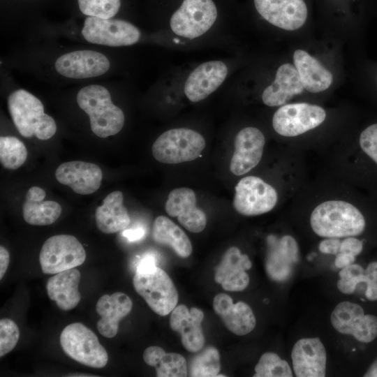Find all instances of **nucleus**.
I'll return each instance as SVG.
<instances>
[{
	"mask_svg": "<svg viewBox=\"0 0 377 377\" xmlns=\"http://www.w3.org/2000/svg\"><path fill=\"white\" fill-rule=\"evenodd\" d=\"M76 101L89 116L91 130L96 136L105 138L114 135L124 127V113L112 103L105 87L96 84L84 86L78 91Z\"/></svg>",
	"mask_w": 377,
	"mask_h": 377,
	"instance_id": "nucleus-2",
	"label": "nucleus"
},
{
	"mask_svg": "<svg viewBox=\"0 0 377 377\" xmlns=\"http://www.w3.org/2000/svg\"><path fill=\"white\" fill-rule=\"evenodd\" d=\"M364 315L363 308L357 303L343 301L333 309L330 321L338 332L351 335L354 327Z\"/></svg>",
	"mask_w": 377,
	"mask_h": 377,
	"instance_id": "nucleus-31",
	"label": "nucleus"
},
{
	"mask_svg": "<svg viewBox=\"0 0 377 377\" xmlns=\"http://www.w3.org/2000/svg\"><path fill=\"white\" fill-rule=\"evenodd\" d=\"M232 205L244 216H256L271 211L276 205L278 195L275 188L256 176L241 179L235 186Z\"/></svg>",
	"mask_w": 377,
	"mask_h": 377,
	"instance_id": "nucleus-11",
	"label": "nucleus"
},
{
	"mask_svg": "<svg viewBox=\"0 0 377 377\" xmlns=\"http://www.w3.org/2000/svg\"><path fill=\"white\" fill-rule=\"evenodd\" d=\"M152 237L156 243L171 247L179 257L187 258L192 253V244L188 236L166 216H159L156 218Z\"/></svg>",
	"mask_w": 377,
	"mask_h": 377,
	"instance_id": "nucleus-29",
	"label": "nucleus"
},
{
	"mask_svg": "<svg viewBox=\"0 0 377 377\" xmlns=\"http://www.w3.org/2000/svg\"><path fill=\"white\" fill-rule=\"evenodd\" d=\"M341 241L338 238H326L318 246L319 251L325 254L337 255L340 251Z\"/></svg>",
	"mask_w": 377,
	"mask_h": 377,
	"instance_id": "nucleus-41",
	"label": "nucleus"
},
{
	"mask_svg": "<svg viewBox=\"0 0 377 377\" xmlns=\"http://www.w3.org/2000/svg\"><path fill=\"white\" fill-rule=\"evenodd\" d=\"M363 250L362 242L355 237H347L341 242L340 251L358 256Z\"/></svg>",
	"mask_w": 377,
	"mask_h": 377,
	"instance_id": "nucleus-40",
	"label": "nucleus"
},
{
	"mask_svg": "<svg viewBox=\"0 0 377 377\" xmlns=\"http://www.w3.org/2000/svg\"><path fill=\"white\" fill-rule=\"evenodd\" d=\"M45 195V191L38 186H32L27 191L22 209L23 217L27 223L47 226L60 216L61 205L53 200H44Z\"/></svg>",
	"mask_w": 377,
	"mask_h": 377,
	"instance_id": "nucleus-27",
	"label": "nucleus"
},
{
	"mask_svg": "<svg viewBox=\"0 0 377 377\" xmlns=\"http://www.w3.org/2000/svg\"><path fill=\"white\" fill-rule=\"evenodd\" d=\"M359 142L362 151L377 164V124L367 127Z\"/></svg>",
	"mask_w": 377,
	"mask_h": 377,
	"instance_id": "nucleus-39",
	"label": "nucleus"
},
{
	"mask_svg": "<svg viewBox=\"0 0 377 377\" xmlns=\"http://www.w3.org/2000/svg\"><path fill=\"white\" fill-rule=\"evenodd\" d=\"M326 112L320 106L306 103L285 104L274 114V131L285 137H295L320 125Z\"/></svg>",
	"mask_w": 377,
	"mask_h": 377,
	"instance_id": "nucleus-10",
	"label": "nucleus"
},
{
	"mask_svg": "<svg viewBox=\"0 0 377 377\" xmlns=\"http://www.w3.org/2000/svg\"><path fill=\"white\" fill-rule=\"evenodd\" d=\"M156 259L153 255L147 254L142 258L138 265L136 272H147L156 267Z\"/></svg>",
	"mask_w": 377,
	"mask_h": 377,
	"instance_id": "nucleus-42",
	"label": "nucleus"
},
{
	"mask_svg": "<svg viewBox=\"0 0 377 377\" xmlns=\"http://www.w3.org/2000/svg\"><path fill=\"white\" fill-rule=\"evenodd\" d=\"M254 5L266 21L288 31L300 29L307 17L304 0H254Z\"/></svg>",
	"mask_w": 377,
	"mask_h": 377,
	"instance_id": "nucleus-13",
	"label": "nucleus"
},
{
	"mask_svg": "<svg viewBox=\"0 0 377 377\" xmlns=\"http://www.w3.org/2000/svg\"><path fill=\"white\" fill-rule=\"evenodd\" d=\"M80 279V272L75 267L55 274L47 282L49 298L63 311L74 309L81 300L78 290Z\"/></svg>",
	"mask_w": 377,
	"mask_h": 377,
	"instance_id": "nucleus-25",
	"label": "nucleus"
},
{
	"mask_svg": "<svg viewBox=\"0 0 377 377\" xmlns=\"http://www.w3.org/2000/svg\"><path fill=\"white\" fill-rule=\"evenodd\" d=\"M133 284L135 291L156 314L167 316L177 306V290L162 269L156 267L147 272H135Z\"/></svg>",
	"mask_w": 377,
	"mask_h": 377,
	"instance_id": "nucleus-6",
	"label": "nucleus"
},
{
	"mask_svg": "<svg viewBox=\"0 0 377 377\" xmlns=\"http://www.w3.org/2000/svg\"><path fill=\"white\" fill-rule=\"evenodd\" d=\"M339 276L337 288L346 295L353 293L357 285L360 283H365L367 280L365 269L360 265L355 263L341 268Z\"/></svg>",
	"mask_w": 377,
	"mask_h": 377,
	"instance_id": "nucleus-36",
	"label": "nucleus"
},
{
	"mask_svg": "<svg viewBox=\"0 0 377 377\" xmlns=\"http://www.w3.org/2000/svg\"><path fill=\"white\" fill-rule=\"evenodd\" d=\"M147 364L156 369L158 377H185L188 375L186 359L176 353H166L161 347L149 346L143 353Z\"/></svg>",
	"mask_w": 377,
	"mask_h": 377,
	"instance_id": "nucleus-30",
	"label": "nucleus"
},
{
	"mask_svg": "<svg viewBox=\"0 0 377 377\" xmlns=\"http://www.w3.org/2000/svg\"><path fill=\"white\" fill-rule=\"evenodd\" d=\"M251 267L249 256L242 254L238 248L231 246L226 251L221 261L216 267L214 280L226 290H244L249 283V276L246 271Z\"/></svg>",
	"mask_w": 377,
	"mask_h": 377,
	"instance_id": "nucleus-20",
	"label": "nucleus"
},
{
	"mask_svg": "<svg viewBox=\"0 0 377 377\" xmlns=\"http://www.w3.org/2000/svg\"><path fill=\"white\" fill-rule=\"evenodd\" d=\"M80 11L87 16L112 18L121 6L120 0H77Z\"/></svg>",
	"mask_w": 377,
	"mask_h": 377,
	"instance_id": "nucleus-35",
	"label": "nucleus"
},
{
	"mask_svg": "<svg viewBox=\"0 0 377 377\" xmlns=\"http://www.w3.org/2000/svg\"><path fill=\"white\" fill-rule=\"evenodd\" d=\"M123 193L119 191L109 193L96 210V223L103 233L111 234L126 229L131 223L123 205Z\"/></svg>",
	"mask_w": 377,
	"mask_h": 377,
	"instance_id": "nucleus-28",
	"label": "nucleus"
},
{
	"mask_svg": "<svg viewBox=\"0 0 377 377\" xmlns=\"http://www.w3.org/2000/svg\"><path fill=\"white\" fill-rule=\"evenodd\" d=\"M254 377H292L289 364L276 353L267 352L262 355L255 367Z\"/></svg>",
	"mask_w": 377,
	"mask_h": 377,
	"instance_id": "nucleus-34",
	"label": "nucleus"
},
{
	"mask_svg": "<svg viewBox=\"0 0 377 377\" xmlns=\"http://www.w3.org/2000/svg\"><path fill=\"white\" fill-rule=\"evenodd\" d=\"M203 319L204 313L200 309L195 307L188 309L184 304L177 306L171 313L170 327L180 334L182 343L189 352H198L204 346Z\"/></svg>",
	"mask_w": 377,
	"mask_h": 377,
	"instance_id": "nucleus-21",
	"label": "nucleus"
},
{
	"mask_svg": "<svg viewBox=\"0 0 377 377\" xmlns=\"http://www.w3.org/2000/svg\"><path fill=\"white\" fill-rule=\"evenodd\" d=\"M55 177L59 183L71 187L76 193L89 195L99 188L103 172L94 163L73 161L59 165L55 171Z\"/></svg>",
	"mask_w": 377,
	"mask_h": 377,
	"instance_id": "nucleus-18",
	"label": "nucleus"
},
{
	"mask_svg": "<svg viewBox=\"0 0 377 377\" xmlns=\"http://www.w3.org/2000/svg\"><path fill=\"white\" fill-rule=\"evenodd\" d=\"M221 369L218 350L209 346L193 357L188 366V374L192 377H215Z\"/></svg>",
	"mask_w": 377,
	"mask_h": 377,
	"instance_id": "nucleus-32",
	"label": "nucleus"
},
{
	"mask_svg": "<svg viewBox=\"0 0 377 377\" xmlns=\"http://www.w3.org/2000/svg\"><path fill=\"white\" fill-rule=\"evenodd\" d=\"M293 61L305 89L318 93L330 87L333 80L332 73L308 52L302 50H295Z\"/></svg>",
	"mask_w": 377,
	"mask_h": 377,
	"instance_id": "nucleus-26",
	"label": "nucleus"
},
{
	"mask_svg": "<svg viewBox=\"0 0 377 377\" xmlns=\"http://www.w3.org/2000/svg\"><path fill=\"white\" fill-rule=\"evenodd\" d=\"M365 296L370 301H377V283H367Z\"/></svg>",
	"mask_w": 377,
	"mask_h": 377,
	"instance_id": "nucleus-47",
	"label": "nucleus"
},
{
	"mask_svg": "<svg viewBox=\"0 0 377 377\" xmlns=\"http://www.w3.org/2000/svg\"><path fill=\"white\" fill-rule=\"evenodd\" d=\"M81 33L86 41L108 47L132 45L141 36L140 29L128 21L91 16L85 18Z\"/></svg>",
	"mask_w": 377,
	"mask_h": 377,
	"instance_id": "nucleus-8",
	"label": "nucleus"
},
{
	"mask_svg": "<svg viewBox=\"0 0 377 377\" xmlns=\"http://www.w3.org/2000/svg\"><path fill=\"white\" fill-rule=\"evenodd\" d=\"M205 140L198 132L177 128L163 133L154 142L151 151L158 161L177 164L198 158L205 147Z\"/></svg>",
	"mask_w": 377,
	"mask_h": 377,
	"instance_id": "nucleus-4",
	"label": "nucleus"
},
{
	"mask_svg": "<svg viewBox=\"0 0 377 377\" xmlns=\"http://www.w3.org/2000/svg\"><path fill=\"white\" fill-rule=\"evenodd\" d=\"M367 277L366 283L368 282L377 283V261L370 263L365 269Z\"/></svg>",
	"mask_w": 377,
	"mask_h": 377,
	"instance_id": "nucleus-46",
	"label": "nucleus"
},
{
	"mask_svg": "<svg viewBox=\"0 0 377 377\" xmlns=\"http://www.w3.org/2000/svg\"><path fill=\"white\" fill-rule=\"evenodd\" d=\"M145 230L142 228L125 230L122 232V235L128 240L134 242L140 240L145 236Z\"/></svg>",
	"mask_w": 377,
	"mask_h": 377,
	"instance_id": "nucleus-44",
	"label": "nucleus"
},
{
	"mask_svg": "<svg viewBox=\"0 0 377 377\" xmlns=\"http://www.w3.org/2000/svg\"><path fill=\"white\" fill-rule=\"evenodd\" d=\"M355 257L350 253L339 251L334 260V265L337 268H343L354 263Z\"/></svg>",
	"mask_w": 377,
	"mask_h": 377,
	"instance_id": "nucleus-43",
	"label": "nucleus"
},
{
	"mask_svg": "<svg viewBox=\"0 0 377 377\" xmlns=\"http://www.w3.org/2000/svg\"><path fill=\"white\" fill-rule=\"evenodd\" d=\"M55 71L73 80H84L101 76L109 71L110 59L104 54L92 50H77L57 58Z\"/></svg>",
	"mask_w": 377,
	"mask_h": 377,
	"instance_id": "nucleus-12",
	"label": "nucleus"
},
{
	"mask_svg": "<svg viewBox=\"0 0 377 377\" xmlns=\"http://www.w3.org/2000/svg\"><path fill=\"white\" fill-rule=\"evenodd\" d=\"M294 373L297 377H324L327 353L319 338H303L295 344L291 352Z\"/></svg>",
	"mask_w": 377,
	"mask_h": 377,
	"instance_id": "nucleus-16",
	"label": "nucleus"
},
{
	"mask_svg": "<svg viewBox=\"0 0 377 377\" xmlns=\"http://www.w3.org/2000/svg\"><path fill=\"white\" fill-rule=\"evenodd\" d=\"M228 67L221 61H209L197 66L184 84V94L193 103L199 102L215 91L224 82Z\"/></svg>",
	"mask_w": 377,
	"mask_h": 377,
	"instance_id": "nucleus-17",
	"label": "nucleus"
},
{
	"mask_svg": "<svg viewBox=\"0 0 377 377\" xmlns=\"http://www.w3.org/2000/svg\"><path fill=\"white\" fill-rule=\"evenodd\" d=\"M310 224L317 235L338 239L360 235L366 227L361 212L353 204L340 200L317 205L311 212Z\"/></svg>",
	"mask_w": 377,
	"mask_h": 377,
	"instance_id": "nucleus-1",
	"label": "nucleus"
},
{
	"mask_svg": "<svg viewBox=\"0 0 377 377\" xmlns=\"http://www.w3.org/2000/svg\"><path fill=\"white\" fill-rule=\"evenodd\" d=\"M195 192L186 187L173 189L165 205L167 214L177 217L179 223L191 232H202L207 224L205 212L196 205Z\"/></svg>",
	"mask_w": 377,
	"mask_h": 377,
	"instance_id": "nucleus-15",
	"label": "nucleus"
},
{
	"mask_svg": "<svg viewBox=\"0 0 377 377\" xmlns=\"http://www.w3.org/2000/svg\"><path fill=\"white\" fill-rule=\"evenodd\" d=\"M304 89L296 68L290 64H283L277 69L272 84L264 89L262 100L267 106H281L294 96L302 94Z\"/></svg>",
	"mask_w": 377,
	"mask_h": 377,
	"instance_id": "nucleus-24",
	"label": "nucleus"
},
{
	"mask_svg": "<svg viewBox=\"0 0 377 377\" xmlns=\"http://www.w3.org/2000/svg\"><path fill=\"white\" fill-rule=\"evenodd\" d=\"M217 18V9L212 0H184L170 20L172 31L188 39L206 33Z\"/></svg>",
	"mask_w": 377,
	"mask_h": 377,
	"instance_id": "nucleus-9",
	"label": "nucleus"
},
{
	"mask_svg": "<svg viewBox=\"0 0 377 377\" xmlns=\"http://www.w3.org/2000/svg\"><path fill=\"white\" fill-rule=\"evenodd\" d=\"M27 149L24 144L14 136H1L0 162L3 168L16 170L26 161Z\"/></svg>",
	"mask_w": 377,
	"mask_h": 377,
	"instance_id": "nucleus-33",
	"label": "nucleus"
},
{
	"mask_svg": "<svg viewBox=\"0 0 377 377\" xmlns=\"http://www.w3.org/2000/svg\"><path fill=\"white\" fill-rule=\"evenodd\" d=\"M351 335L360 342L374 341L377 337V317L364 314L354 327Z\"/></svg>",
	"mask_w": 377,
	"mask_h": 377,
	"instance_id": "nucleus-38",
	"label": "nucleus"
},
{
	"mask_svg": "<svg viewBox=\"0 0 377 377\" xmlns=\"http://www.w3.org/2000/svg\"><path fill=\"white\" fill-rule=\"evenodd\" d=\"M7 105L13 122L22 136H35L46 140L55 134L57 128L54 119L45 113L40 100L27 90L18 89L12 91L8 96Z\"/></svg>",
	"mask_w": 377,
	"mask_h": 377,
	"instance_id": "nucleus-3",
	"label": "nucleus"
},
{
	"mask_svg": "<svg viewBox=\"0 0 377 377\" xmlns=\"http://www.w3.org/2000/svg\"><path fill=\"white\" fill-rule=\"evenodd\" d=\"M132 307V300L123 293L101 296L96 306L101 316L96 323L99 333L107 338L114 337L117 334L119 321L131 312Z\"/></svg>",
	"mask_w": 377,
	"mask_h": 377,
	"instance_id": "nucleus-23",
	"label": "nucleus"
},
{
	"mask_svg": "<svg viewBox=\"0 0 377 377\" xmlns=\"http://www.w3.org/2000/svg\"><path fill=\"white\" fill-rule=\"evenodd\" d=\"M213 308L226 327L236 335H246L256 327V320L251 307L243 302L234 304L232 298L226 294L215 295Z\"/></svg>",
	"mask_w": 377,
	"mask_h": 377,
	"instance_id": "nucleus-22",
	"label": "nucleus"
},
{
	"mask_svg": "<svg viewBox=\"0 0 377 377\" xmlns=\"http://www.w3.org/2000/svg\"><path fill=\"white\" fill-rule=\"evenodd\" d=\"M20 338V330L16 323L9 318L0 320V357L10 352Z\"/></svg>",
	"mask_w": 377,
	"mask_h": 377,
	"instance_id": "nucleus-37",
	"label": "nucleus"
},
{
	"mask_svg": "<svg viewBox=\"0 0 377 377\" xmlns=\"http://www.w3.org/2000/svg\"><path fill=\"white\" fill-rule=\"evenodd\" d=\"M86 252L74 236L57 235L45 240L40 252V264L44 274H55L81 265Z\"/></svg>",
	"mask_w": 377,
	"mask_h": 377,
	"instance_id": "nucleus-7",
	"label": "nucleus"
},
{
	"mask_svg": "<svg viewBox=\"0 0 377 377\" xmlns=\"http://www.w3.org/2000/svg\"><path fill=\"white\" fill-rule=\"evenodd\" d=\"M9 253L8 250L3 246H0V279L4 276L8 264H9Z\"/></svg>",
	"mask_w": 377,
	"mask_h": 377,
	"instance_id": "nucleus-45",
	"label": "nucleus"
},
{
	"mask_svg": "<svg viewBox=\"0 0 377 377\" xmlns=\"http://www.w3.org/2000/svg\"><path fill=\"white\" fill-rule=\"evenodd\" d=\"M364 376L377 377V359L371 364Z\"/></svg>",
	"mask_w": 377,
	"mask_h": 377,
	"instance_id": "nucleus-48",
	"label": "nucleus"
},
{
	"mask_svg": "<svg viewBox=\"0 0 377 377\" xmlns=\"http://www.w3.org/2000/svg\"><path fill=\"white\" fill-rule=\"evenodd\" d=\"M267 273L272 280L283 281L289 276L293 265L299 260L298 244L290 235L278 238L271 235L267 238Z\"/></svg>",
	"mask_w": 377,
	"mask_h": 377,
	"instance_id": "nucleus-19",
	"label": "nucleus"
},
{
	"mask_svg": "<svg viewBox=\"0 0 377 377\" xmlns=\"http://www.w3.org/2000/svg\"><path fill=\"white\" fill-rule=\"evenodd\" d=\"M235 151L230 170L232 174L240 176L251 171L260 161L265 138L258 128L246 127L240 130L235 138Z\"/></svg>",
	"mask_w": 377,
	"mask_h": 377,
	"instance_id": "nucleus-14",
	"label": "nucleus"
},
{
	"mask_svg": "<svg viewBox=\"0 0 377 377\" xmlns=\"http://www.w3.org/2000/svg\"><path fill=\"white\" fill-rule=\"evenodd\" d=\"M60 344L71 358L84 365L101 369L108 361V355L97 336L80 323L68 325L60 335Z\"/></svg>",
	"mask_w": 377,
	"mask_h": 377,
	"instance_id": "nucleus-5",
	"label": "nucleus"
}]
</instances>
